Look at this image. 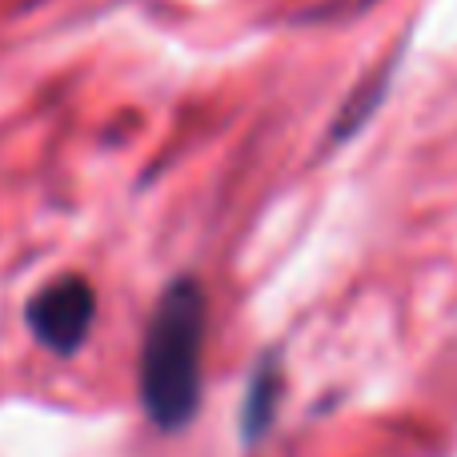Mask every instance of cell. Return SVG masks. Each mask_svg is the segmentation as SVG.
Returning <instances> with one entry per match:
<instances>
[{
  "label": "cell",
  "mask_w": 457,
  "mask_h": 457,
  "mask_svg": "<svg viewBox=\"0 0 457 457\" xmlns=\"http://www.w3.org/2000/svg\"><path fill=\"white\" fill-rule=\"evenodd\" d=\"M201 349H205V293L193 277L161 293L141 349V402L157 429L177 434L201 405Z\"/></svg>",
  "instance_id": "cell-1"
},
{
  "label": "cell",
  "mask_w": 457,
  "mask_h": 457,
  "mask_svg": "<svg viewBox=\"0 0 457 457\" xmlns=\"http://www.w3.org/2000/svg\"><path fill=\"white\" fill-rule=\"evenodd\" d=\"M29 329L45 349L69 357L85 345L96 317V293L85 277H61L29 301Z\"/></svg>",
  "instance_id": "cell-2"
},
{
  "label": "cell",
  "mask_w": 457,
  "mask_h": 457,
  "mask_svg": "<svg viewBox=\"0 0 457 457\" xmlns=\"http://www.w3.org/2000/svg\"><path fill=\"white\" fill-rule=\"evenodd\" d=\"M277 386H281L277 365H261V373L253 378L249 402H245V437H249V442H257V437L269 429V421H273V413H277Z\"/></svg>",
  "instance_id": "cell-3"
}]
</instances>
